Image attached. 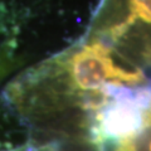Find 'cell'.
Masks as SVG:
<instances>
[{
	"label": "cell",
	"mask_w": 151,
	"mask_h": 151,
	"mask_svg": "<svg viewBox=\"0 0 151 151\" xmlns=\"http://www.w3.org/2000/svg\"><path fill=\"white\" fill-rule=\"evenodd\" d=\"M112 151H151V107L145 113L140 130L119 142Z\"/></svg>",
	"instance_id": "obj_3"
},
{
	"label": "cell",
	"mask_w": 151,
	"mask_h": 151,
	"mask_svg": "<svg viewBox=\"0 0 151 151\" xmlns=\"http://www.w3.org/2000/svg\"><path fill=\"white\" fill-rule=\"evenodd\" d=\"M10 10L0 5V78L5 76L13 65L15 52L17 28Z\"/></svg>",
	"instance_id": "obj_2"
},
{
	"label": "cell",
	"mask_w": 151,
	"mask_h": 151,
	"mask_svg": "<svg viewBox=\"0 0 151 151\" xmlns=\"http://www.w3.org/2000/svg\"><path fill=\"white\" fill-rule=\"evenodd\" d=\"M52 60L65 76L63 94L76 96L82 107L106 84H136L145 79L141 70H126L117 65L111 57V47L101 39L76 47Z\"/></svg>",
	"instance_id": "obj_1"
}]
</instances>
